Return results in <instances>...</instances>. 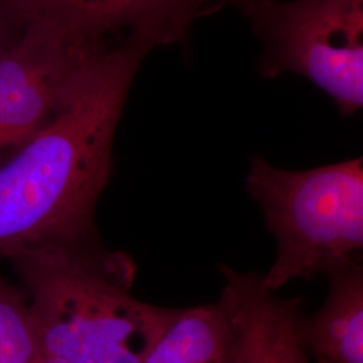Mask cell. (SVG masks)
I'll return each mask as SVG.
<instances>
[{"label": "cell", "instance_id": "2", "mask_svg": "<svg viewBox=\"0 0 363 363\" xmlns=\"http://www.w3.org/2000/svg\"><path fill=\"white\" fill-rule=\"evenodd\" d=\"M40 351L65 363H142L178 308L133 296L136 264L97 237L11 257Z\"/></svg>", "mask_w": 363, "mask_h": 363}, {"label": "cell", "instance_id": "10", "mask_svg": "<svg viewBox=\"0 0 363 363\" xmlns=\"http://www.w3.org/2000/svg\"><path fill=\"white\" fill-rule=\"evenodd\" d=\"M42 354L26 295L0 276V363H30Z\"/></svg>", "mask_w": 363, "mask_h": 363}, {"label": "cell", "instance_id": "8", "mask_svg": "<svg viewBox=\"0 0 363 363\" xmlns=\"http://www.w3.org/2000/svg\"><path fill=\"white\" fill-rule=\"evenodd\" d=\"M323 306L303 313L300 337L316 363H363V267L358 259L328 273Z\"/></svg>", "mask_w": 363, "mask_h": 363}, {"label": "cell", "instance_id": "9", "mask_svg": "<svg viewBox=\"0 0 363 363\" xmlns=\"http://www.w3.org/2000/svg\"><path fill=\"white\" fill-rule=\"evenodd\" d=\"M233 319L226 303L178 308L142 363H235Z\"/></svg>", "mask_w": 363, "mask_h": 363}, {"label": "cell", "instance_id": "6", "mask_svg": "<svg viewBox=\"0 0 363 363\" xmlns=\"http://www.w3.org/2000/svg\"><path fill=\"white\" fill-rule=\"evenodd\" d=\"M104 52L30 22L21 42L0 58V156L42 130L82 67Z\"/></svg>", "mask_w": 363, "mask_h": 363}, {"label": "cell", "instance_id": "5", "mask_svg": "<svg viewBox=\"0 0 363 363\" xmlns=\"http://www.w3.org/2000/svg\"><path fill=\"white\" fill-rule=\"evenodd\" d=\"M39 22L97 50L156 48L187 38L195 23L230 0H16Z\"/></svg>", "mask_w": 363, "mask_h": 363}, {"label": "cell", "instance_id": "3", "mask_svg": "<svg viewBox=\"0 0 363 363\" xmlns=\"http://www.w3.org/2000/svg\"><path fill=\"white\" fill-rule=\"evenodd\" d=\"M247 189L277 244L272 267L261 274L269 291L327 276L362 250V157L286 171L255 156Z\"/></svg>", "mask_w": 363, "mask_h": 363}, {"label": "cell", "instance_id": "12", "mask_svg": "<svg viewBox=\"0 0 363 363\" xmlns=\"http://www.w3.org/2000/svg\"><path fill=\"white\" fill-rule=\"evenodd\" d=\"M30 363H65L61 359H57L54 357H49V355H45V354H40L38 358H35L33 362Z\"/></svg>", "mask_w": 363, "mask_h": 363}, {"label": "cell", "instance_id": "1", "mask_svg": "<svg viewBox=\"0 0 363 363\" xmlns=\"http://www.w3.org/2000/svg\"><path fill=\"white\" fill-rule=\"evenodd\" d=\"M147 54L128 46L96 55L52 120L0 163V257L97 237L117 124Z\"/></svg>", "mask_w": 363, "mask_h": 363}, {"label": "cell", "instance_id": "11", "mask_svg": "<svg viewBox=\"0 0 363 363\" xmlns=\"http://www.w3.org/2000/svg\"><path fill=\"white\" fill-rule=\"evenodd\" d=\"M27 27L26 15L16 0H0V58L21 42Z\"/></svg>", "mask_w": 363, "mask_h": 363}, {"label": "cell", "instance_id": "4", "mask_svg": "<svg viewBox=\"0 0 363 363\" xmlns=\"http://www.w3.org/2000/svg\"><path fill=\"white\" fill-rule=\"evenodd\" d=\"M261 42L259 74L294 73L342 116L363 105V0H230Z\"/></svg>", "mask_w": 363, "mask_h": 363}, {"label": "cell", "instance_id": "7", "mask_svg": "<svg viewBox=\"0 0 363 363\" xmlns=\"http://www.w3.org/2000/svg\"><path fill=\"white\" fill-rule=\"evenodd\" d=\"M226 303L235 330V363H308L300 337L303 298H281L265 288L261 274L220 265Z\"/></svg>", "mask_w": 363, "mask_h": 363}]
</instances>
